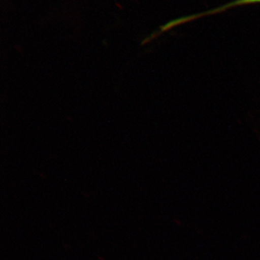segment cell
<instances>
[{
	"label": "cell",
	"mask_w": 260,
	"mask_h": 260,
	"mask_svg": "<svg viewBox=\"0 0 260 260\" xmlns=\"http://www.w3.org/2000/svg\"><path fill=\"white\" fill-rule=\"evenodd\" d=\"M256 3H260V0H235L232 3H228V4L223 5L221 7L215 8V9L209 10L205 13H199V14L191 15V16L186 17V18H181L177 19V20H173L172 22V27H176L177 25H181V24L187 23V22L194 20L195 19L202 18V17L206 16V15H215L216 13H222V12L225 11L228 9L235 8V7L242 6V5L256 4Z\"/></svg>",
	"instance_id": "1"
}]
</instances>
